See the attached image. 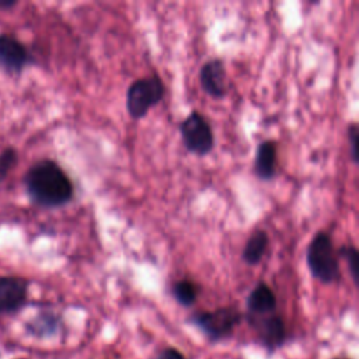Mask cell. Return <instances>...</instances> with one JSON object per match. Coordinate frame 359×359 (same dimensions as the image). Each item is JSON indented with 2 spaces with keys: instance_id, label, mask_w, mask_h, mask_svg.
Here are the masks:
<instances>
[{
  "instance_id": "8fae6325",
  "label": "cell",
  "mask_w": 359,
  "mask_h": 359,
  "mask_svg": "<svg viewBox=\"0 0 359 359\" xmlns=\"http://www.w3.org/2000/svg\"><path fill=\"white\" fill-rule=\"evenodd\" d=\"M247 309L251 316H265L276 309V296L272 289L259 282L247 297Z\"/></svg>"
},
{
  "instance_id": "8992f818",
  "label": "cell",
  "mask_w": 359,
  "mask_h": 359,
  "mask_svg": "<svg viewBox=\"0 0 359 359\" xmlns=\"http://www.w3.org/2000/svg\"><path fill=\"white\" fill-rule=\"evenodd\" d=\"M32 62V56L22 42L10 34H0V67L10 74L21 73Z\"/></svg>"
},
{
  "instance_id": "30bf717a",
  "label": "cell",
  "mask_w": 359,
  "mask_h": 359,
  "mask_svg": "<svg viewBox=\"0 0 359 359\" xmlns=\"http://www.w3.org/2000/svg\"><path fill=\"white\" fill-rule=\"evenodd\" d=\"M255 175L262 181H271L276 175V143L264 140L258 144L254 158Z\"/></svg>"
},
{
  "instance_id": "7a4b0ae2",
  "label": "cell",
  "mask_w": 359,
  "mask_h": 359,
  "mask_svg": "<svg viewBox=\"0 0 359 359\" xmlns=\"http://www.w3.org/2000/svg\"><path fill=\"white\" fill-rule=\"evenodd\" d=\"M306 264L311 276L321 283L339 280V258L328 233L317 231L311 237L306 250Z\"/></svg>"
},
{
  "instance_id": "6da1fadb",
  "label": "cell",
  "mask_w": 359,
  "mask_h": 359,
  "mask_svg": "<svg viewBox=\"0 0 359 359\" xmlns=\"http://www.w3.org/2000/svg\"><path fill=\"white\" fill-rule=\"evenodd\" d=\"M31 202L41 208H60L69 203L74 187L66 171L53 160L43 158L34 163L24 177Z\"/></svg>"
},
{
  "instance_id": "5b68a950",
  "label": "cell",
  "mask_w": 359,
  "mask_h": 359,
  "mask_svg": "<svg viewBox=\"0 0 359 359\" xmlns=\"http://www.w3.org/2000/svg\"><path fill=\"white\" fill-rule=\"evenodd\" d=\"M180 133L185 149L195 156H206L213 150L215 136L209 122L198 111H192L181 123Z\"/></svg>"
},
{
  "instance_id": "52a82bcc",
  "label": "cell",
  "mask_w": 359,
  "mask_h": 359,
  "mask_svg": "<svg viewBox=\"0 0 359 359\" xmlns=\"http://www.w3.org/2000/svg\"><path fill=\"white\" fill-rule=\"evenodd\" d=\"M28 280L21 276H0V314H13L25 306Z\"/></svg>"
},
{
  "instance_id": "d6986e66",
  "label": "cell",
  "mask_w": 359,
  "mask_h": 359,
  "mask_svg": "<svg viewBox=\"0 0 359 359\" xmlns=\"http://www.w3.org/2000/svg\"><path fill=\"white\" fill-rule=\"evenodd\" d=\"M15 4H17L15 0H0V10L13 8Z\"/></svg>"
},
{
  "instance_id": "4fadbf2b",
  "label": "cell",
  "mask_w": 359,
  "mask_h": 359,
  "mask_svg": "<svg viewBox=\"0 0 359 359\" xmlns=\"http://www.w3.org/2000/svg\"><path fill=\"white\" fill-rule=\"evenodd\" d=\"M60 320L53 313H39L27 323V331L38 338H49L59 330Z\"/></svg>"
},
{
  "instance_id": "ba28073f",
  "label": "cell",
  "mask_w": 359,
  "mask_h": 359,
  "mask_svg": "<svg viewBox=\"0 0 359 359\" xmlns=\"http://www.w3.org/2000/svg\"><path fill=\"white\" fill-rule=\"evenodd\" d=\"M199 84L212 98H223L226 95L224 63L220 59L205 62L199 70Z\"/></svg>"
},
{
  "instance_id": "7c38bea8",
  "label": "cell",
  "mask_w": 359,
  "mask_h": 359,
  "mask_svg": "<svg viewBox=\"0 0 359 359\" xmlns=\"http://www.w3.org/2000/svg\"><path fill=\"white\" fill-rule=\"evenodd\" d=\"M269 243L268 233L265 230H255L247 240L241 258L248 265H257L261 262Z\"/></svg>"
},
{
  "instance_id": "9a60e30c",
  "label": "cell",
  "mask_w": 359,
  "mask_h": 359,
  "mask_svg": "<svg viewBox=\"0 0 359 359\" xmlns=\"http://www.w3.org/2000/svg\"><path fill=\"white\" fill-rule=\"evenodd\" d=\"M18 161V154L14 147H6L0 153V182H3L10 171L14 168V165Z\"/></svg>"
},
{
  "instance_id": "e0dca14e",
  "label": "cell",
  "mask_w": 359,
  "mask_h": 359,
  "mask_svg": "<svg viewBox=\"0 0 359 359\" xmlns=\"http://www.w3.org/2000/svg\"><path fill=\"white\" fill-rule=\"evenodd\" d=\"M358 137H359V132H358V125L355 122H352L348 126V140H349V151H351V158L353 160L355 164H358Z\"/></svg>"
},
{
  "instance_id": "9c48e42d",
  "label": "cell",
  "mask_w": 359,
  "mask_h": 359,
  "mask_svg": "<svg viewBox=\"0 0 359 359\" xmlns=\"http://www.w3.org/2000/svg\"><path fill=\"white\" fill-rule=\"evenodd\" d=\"M254 325L259 334V339L266 348L275 349L282 346V344L285 342L286 327L280 316L272 314V316L264 317L261 318V321H257Z\"/></svg>"
},
{
  "instance_id": "ac0fdd59",
  "label": "cell",
  "mask_w": 359,
  "mask_h": 359,
  "mask_svg": "<svg viewBox=\"0 0 359 359\" xmlns=\"http://www.w3.org/2000/svg\"><path fill=\"white\" fill-rule=\"evenodd\" d=\"M156 359H187V358L184 356L182 352H180L178 349L170 346V348L163 349V351L157 355Z\"/></svg>"
},
{
  "instance_id": "2e32d148",
  "label": "cell",
  "mask_w": 359,
  "mask_h": 359,
  "mask_svg": "<svg viewBox=\"0 0 359 359\" xmlns=\"http://www.w3.org/2000/svg\"><path fill=\"white\" fill-rule=\"evenodd\" d=\"M339 255L346 261L348 266H349V272L352 275L353 282H358V261H359V254L355 245L349 244V245H342V248L339 250Z\"/></svg>"
},
{
  "instance_id": "3957f363",
  "label": "cell",
  "mask_w": 359,
  "mask_h": 359,
  "mask_svg": "<svg viewBox=\"0 0 359 359\" xmlns=\"http://www.w3.org/2000/svg\"><path fill=\"white\" fill-rule=\"evenodd\" d=\"M164 95L165 86L157 74L136 79L126 91V111L132 119H142Z\"/></svg>"
},
{
  "instance_id": "277c9868",
  "label": "cell",
  "mask_w": 359,
  "mask_h": 359,
  "mask_svg": "<svg viewBox=\"0 0 359 359\" xmlns=\"http://www.w3.org/2000/svg\"><path fill=\"white\" fill-rule=\"evenodd\" d=\"M241 318L243 316L236 307H219L212 311H198L189 317V321L216 342L230 337Z\"/></svg>"
},
{
  "instance_id": "5bb4252c",
  "label": "cell",
  "mask_w": 359,
  "mask_h": 359,
  "mask_svg": "<svg viewBox=\"0 0 359 359\" xmlns=\"http://www.w3.org/2000/svg\"><path fill=\"white\" fill-rule=\"evenodd\" d=\"M201 287L198 283H195L191 279H181L177 280L172 287H171V293L174 296V299L184 307H189L192 306L198 296H199Z\"/></svg>"
}]
</instances>
